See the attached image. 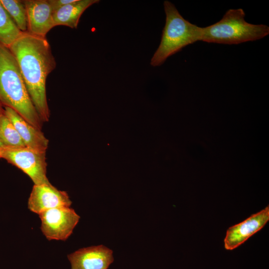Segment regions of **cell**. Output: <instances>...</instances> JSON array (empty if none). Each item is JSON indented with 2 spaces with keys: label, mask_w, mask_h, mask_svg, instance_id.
I'll return each instance as SVG.
<instances>
[{
  "label": "cell",
  "mask_w": 269,
  "mask_h": 269,
  "mask_svg": "<svg viewBox=\"0 0 269 269\" xmlns=\"http://www.w3.org/2000/svg\"><path fill=\"white\" fill-rule=\"evenodd\" d=\"M0 139L3 147L25 146L16 129L4 112L0 115Z\"/></svg>",
  "instance_id": "cell-14"
},
{
  "label": "cell",
  "mask_w": 269,
  "mask_h": 269,
  "mask_svg": "<svg viewBox=\"0 0 269 269\" xmlns=\"http://www.w3.org/2000/svg\"><path fill=\"white\" fill-rule=\"evenodd\" d=\"M27 13V32L46 38L48 32L54 27L53 11L48 0H23Z\"/></svg>",
  "instance_id": "cell-9"
},
{
  "label": "cell",
  "mask_w": 269,
  "mask_h": 269,
  "mask_svg": "<svg viewBox=\"0 0 269 269\" xmlns=\"http://www.w3.org/2000/svg\"><path fill=\"white\" fill-rule=\"evenodd\" d=\"M0 103L41 130L42 122L30 99L17 62L9 48L0 43Z\"/></svg>",
  "instance_id": "cell-2"
},
{
  "label": "cell",
  "mask_w": 269,
  "mask_h": 269,
  "mask_svg": "<svg viewBox=\"0 0 269 269\" xmlns=\"http://www.w3.org/2000/svg\"><path fill=\"white\" fill-rule=\"evenodd\" d=\"M18 64L30 99L42 122H48L46 83L56 66L46 38L23 33L9 47Z\"/></svg>",
  "instance_id": "cell-1"
},
{
  "label": "cell",
  "mask_w": 269,
  "mask_h": 269,
  "mask_svg": "<svg viewBox=\"0 0 269 269\" xmlns=\"http://www.w3.org/2000/svg\"><path fill=\"white\" fill-rule=\"evenodd\" d=\"M3 147V145L2 144V143H1V141H0V149L2 147Z\"/></svg>",
  "instance_id": "cell-18"
},
{
  "label": "cell",
  "mask_w": 269,
  "mask_h": 269,
  "mask_svg": "<svg viewBox=\"0 0 269 269\" xmlns=\"http://www.w3.org/2000/svg\"><path fill=\"white\" fill-rule=\"evenodd\" d=\"M68 258L71 269H107L114 261L112 251L103 245L81 249Z\"/></svg>",
  "instance_id": "cell-10"
},
{
  "label": "cell",
  "mask_w": 269,
  "mask_h": 269,
  "mask_svg": "<svg viewBox=\"0 0 269 269\" xmlns=\"http://www.w3.org/2000/svg\"><path fill=\"white\" fill-rule=\"evenodd\" d=\"M163 5L165 24L160 44L150 61V65L154 67L162 65L170 56L202 39V27L185 19L171 2L165 0Z\"/></svg>",
  "instance_id": "cell-3"
},
{
  "label": "cell",
  "mask_w": 269,
  "mask_h": 269,
  "mask_svg": "<svg viewBox=\"0 0 269 269\" xmlns=\"http://www.w3.org/2000/svg\"><path fill=\"white\" fill-rule=\"evenodd\" d=\"M242 8L228 10L220 20L202 27L201 41L208 43L238 44L262 39L269 34V27L254 24L245 19Z\"/></svg>",
  "instance_id": "cell-4"
},
{
  "label": "cell",
  "mask_w": 269,
  "mask_h": 269,
  "mask_svg": "<svg viewBox=\"0 0 269 269\" xmlns=\"http://www.w3.org/2000/svg\"><path fill=\"white\" fill-rule=\"evenodd\" d=\"M0 2L18 29L22 32H27V13L23 0H0Z\"/></svg>",
  "instance_id": "cell-15"
},
{
  "label": "cell",
  "mask_w": 269,
  "mask_h": 269,
  "mask_svg": "<svg viewBox=\"0 0 269 269\" xmlns=\"http://www.w3.org/2000/svg\"><path fill=\"white\" fill-rule=\"evenodd\" d=\"M71 203L66 192L57 189L52 184L34 185L28 207L31 211L39 214L52 208L70 207Z\"/></svg>",
  "instance_id": "cell-8"
},
{
  "label": "cell",
  "mask_w": 269,
  "mask_h": 269,
  "mask_svg": "<svg viewBox=\"0 0 269 269\" xmlns=\"http://www.w3.org/2000/svg\"><path fill=\"white\" fill-rule=\"evenodd\" d=\"M41 231L48 240H66L79 222L80 217L70 207H61L39 214Z\"/></svg>",
  "instance_id": "cell-6"
},
{
  "label": "cell",
  "mask_w": 269,
  "mask_h": 269,
  "mask_svg": "<svg viewBox=\"0 0 269 269\" xmlns=\"http://www.w3.org/2000/svg\"><path fill=\"white\" fill-rule=\"evenodd\" d=\"M269 220V206L254 214L243 222L229 227L224 243L226 250L231 251L244 243L261 230Z\"/></svg>",
  "instance_id": "cell-7"
},
{
  "label": "cell",
  "mask_w": 269,
  "mask_h": 269,
  "mask_svg": "<svg viewBox=\"0 0 269 269\" xmlns=\"http://www.w3.org/2000/svg\"><path fill=\"white\" fill-rule=\"evenodd\" d=\"M98 0H76L64 5L53 12L54 27L64 25L71 28H77L80 18L85 10Z\"/></svg>",
  "instance_id": "cell-12"
},
{
  "label": "cell",
  "mask_w": 269,
  "mask_h": 269,
  "mask_svg": "<svg viewBox=\"0 0 269 269\" xmlns=\"http://www.w3.org/2000/svg\"><path fill=\"white\" fill-rule=\"evenodd\" d=\"M4 114L12 123L25 146L46 152L49 141L41 130L30 124L13 109L4 107Z\"/></svg>",
  "instance_id": "cell-11"
},
{
  "label": "cell",
  "mask_w": 269,
  "mask_h": 269,
  "mask_svg": "<svg viewBox=\"0 0 269 269\" xmlns=\"http://www.w3.org/2000/svg\"><path fill=\"white\" fill-rule=\"evenodd\" d=\"M23 33L0 2V43L9 47Z\"/></svg>",
  "instance_id": "cell-13"
},
{
  "label": "cell",
  "mask_w": 269,
  "mask_h": 269,
  "mask_svg": "<svg viewBox=\"0 0 269 269\" xmlns=\"http://www.w3.org/2000/svg\"><path fill=\"white\" fill-rule=\"evenodd\" d=\"M4 112V109L2 108V106L0 103V115Z\"/></svg>",
  "instance_id": "cell-17"
},
{
  "label": "cell",
  "mask_w": 269,
  "mask_h": 269,
  "mask_svg": "<svg viewBox=\"0 0 269 269\" xmlns=\"http://www.w3.org/2000/svg\"><path fill=\"white\" fill-rule=\"evenodd\" d=\"M76 0H48L53 12L61 7L73 2Z\"/></svg>",
  "instance_id": "cell-16"
},
{
  "label": "cell",
  "mask_w": 269,
  "mask_h": 269,
  "mask_svg": "<svg viewBox=\"0 0 269 269\" xmlns=\"http://www.w3.org/2000/svg\"></svg>",
  "instance_id": "cell-19"
},
{
  "label": "cell",
  "mask_w": 269,
  "mask_h": 269,
  "mask_svg": "<svg viewBox=\"0 0 269 269\" xmlns=\"http://www.w3.org/2000/svg\"><path fill=\"white\" fill-rule=\"evenodd\" d=\"M1 158L14 165L27 174L34 185H50L46 176V152L26 146L0 149Z\"/></svg>",
  "instance_id": "cell-5"
}]
</instances>
